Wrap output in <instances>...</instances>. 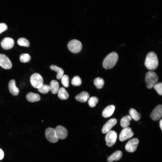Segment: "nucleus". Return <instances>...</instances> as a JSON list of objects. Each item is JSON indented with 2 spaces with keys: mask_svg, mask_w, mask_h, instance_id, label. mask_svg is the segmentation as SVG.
<instances>
[{
  "mask_svg": "<svg viewBox=\"0 0 162 162\" xmlns=\"http://www.w3.org/2000/svg\"><path fill=\"white\" fill-rule=\"evenodd\" d=\"M145 64L148 70H153L155 69L158 64V61L156 53L153 52H149L146 58Z\"/></svg>",
  "mask_w": 162,
  "mask_h": 162,
  "instance_id": "1",
  "label": "nucleus"
},
{
  "mask_svg": "<svg viewBox=\"0 0 162 162\" xmlns=\"http://www.w3.org/2000/svg\"><path fill=\"white\" fill-rule=\"evenodd\" d=\"M118 59L117 53L112 52L109 54L104 59L103 66L106 69H109L114 67L116 64Z\"/></svg>",
  "mask_w": 162,
  "mask_h": 162,
  "instance_id": "2",
  "label": "nucleus"
},
{
  "mask_svg": "<svg viewBox=\"0 0 162 162\" xmlns=\"http://www.w3.org/2000/svg\"><path fill=\"white\" fill-rule=\"evenodd\" d=\"M158 76L155 72L153 71L147 72L145 77L147 88L149 89L152 88L158 82Z\"/></svg>",
  "mask_w": 162,
  "mask_h": 162,
  "instance_id": "3",
  "label": "nucleus"
},
{
  "mask_svg": "<svg viewBox=\"0 0 162 162\" xmlns=\"http://www.w3.org/2000/svg\"><path fill=\"white\" fill-rule=\"evenodd\" d=\"M30 82L33 87L38 88L43 84V78L39 74L35 73L31 76L30 78Z\"/></svg>",
  "mask_w": 162,
  "mask_h": 162,
  "instance_id": "4",
  "label": "nucleus"
},
{
  "mask_svg": "<svg viewBox=\"0 0 162 162\" xmlns=\"http://www.w3.org/2000/svg\"><path fill=\"white\" fill-rule=\"evenodd\" d=\"M68 46L70 51L76 53L81 51L82 48V44L80 41L76 39H74L69 42Z\"/></svg>",
  "mask_w": 162,
  "mask_h": 162,
  "instance_id": "5",
  "label": "nucleus"
},
{
  "mask_svg": "<svg viewBox=\"0 0 162 162\" xmlns=\"http://www.w3.org/2000/svg\"><path fill=\"white\" fill-rule=\"evenodd\" d=\"M117 138V134L114 130H111L106 134L105 139L106 145L109 147L112 146L116 143Z\"/></svg>",
  "mask_w": 162,
  "mask_h": 162,
  "instance_id": "6",
  "label": "nucleus"
},
{
  "mask_svg": "<svg viewBox=\"0 0 162 162\" xmlns=\"http://www.w3.org/2000/svg\"><path fill=\"white\" fill-rule=\"evenodd\" d=\"M45 133L46 138L50 142L55 143L58 141V139L56 136L55 129L48 128L46 129Z\"/></svg>",
  "mask_w": 162,
  "mask_h": 162,
  "instance_id": "7",
  "label": "nucleus"
},
{
  "mask_svg": "<svg viewBox=\"0 0 162 162\" xmlns=\"http://www.w3.org/2000/svg\"><path fill=\"white\" fill-rule=\"evenodd\" d=\"M134 135L131 128L129 127L124 128L121 131L119 136V139L123 142L132 137Z\"/></svg>",
  "mask_w": 162,
  "mask_h": 162,
  "instance_id": "8",
  "label": "nucleus"
},
{
  "mask_svg": "<svg viewBox=\"0 0 162 162\" xmlns=\"http://www.w3.org/2000/svg\"><path fill=\"white\" fill-rule=\"evenodd\" d=\"M139 142V140L136 138L130 140L125 146V150L129 152H134L136 150Z\"/></svg>",
  "mask_w": 162,
  "mask_h": 162,
  "instance_id": "9",
  "label": "nucleus"
},
{
  "mask_svg": "<svg viewBox=\"0 0 162 162\" xmlns=\"http://www.w3.org/2000/svg\"><path fill=\"white\" fill-rule=\"evenodd\" d=\"M0 66L6 69H10L12 67L10 59L6 55L2 54H0Z\"/></svg>",
  "mask_w": 162,
  "mask_h": 162,
  "instance_id": "10",
  "label": "nucleus"
},
{
  "mask_svg": "<svg viewBox=\"0 0 162 162\" xmlns=\"http://www.w3.org/2000/svg\"><path fill=\"white\" fill-rule=\"evenodd\" d=\"M56 136L58 139L63 140L65 139L68 135L67 130L64 127L58 125L55 129Z\"/></svg>",
  "mask_w": 162,
  "mask_h": 162,
  "instance_id": "11",
  "label": "nucleus"
},
{
  "mask_svg": "<svg viewBox=\"0 0 162 162\" xmlns=\"http://www.w3.org/2000/svg\"><path fill=\"white\" fill-rule=\"evenodd\" d=\"M162 116V105H158L152 111L150 117L154 121L158 120Z\"/></svg>",
  "mask_w": 162,
  "mask_h": 162,
  "instance_id": "12",
  "label": "nucleus"
},
{
  "mask_svg": "<svg viewBox=\"0 0 162 162\" xmlns=\"http://www.w3.org/2000/svg\"><path fill=\"white\" fill-rule=\"evenodd\" d=\"M14 42L12 38L6 37L4 38L1 42L2 48L5 50H8L12 48L14 46Z\"/></svg>",
  "mask_w": 162,
  "mask_h": 162,
  "instance_id": "13",
  "label": "nucleus"
},
{
  "mask_svg": "<svg viewBox=\"0 0 162 162\" xmlns=\"http://www.w3.org/2000/svg\"><path fill=\"white\" fill-rule=\"evenodd\" d=\"M117 120L115 118L110 119L103 126L102 132L103 134L107 133L110 131L112 128L117 123Z\"/></svg>",
  "mask_w": 162,
  "mask_h": 162,
  "instance_id": "14",
  "label": "nucleus"
},
{
  "mask_svg": "<svg viewBox=\"0 0 162 162\" xmlns=\"http://www.w3.org/2000/svg\"><path fill=\"white\" fill-rule=\"evenodd\" d=\"M8 88L10 93L13 95H17L19 92V89L16 86L15 81L14 80H12L9 82Z\"/></svg>",
  "mask_w": 162,
  "mask_h": 162,
  "instance_id": "15",
  "label": "nucleus"
},
{
  "mask_svg": "<svg viewBox=\"0 0 162 162\" xmlns=\"http://www.w3.org/2000/svg\"><path fill=\"white\" fill-rule=\"evenodd\" d=\"M115 109V107L113 105H110L107 106L102 112L103 116L105 118L110 117L113 114Z\"/></svg>",
  "mask_w": 162,
  "mask_h": 162,
  "instance_id": "16",
  "label": "nucleus"
},
{
  "mask_svg": "<svg viewBox=\"0 0 162 162\" xmlns=\"http://www.w3.org/2000/svg\"><path fill=\"white\" fill-rule=\"evenodd\" d=\"M122 156V152L119 150L117 151L108 158L107 160L109 162H112L114 160L117 161L119 160Z\"/></svg>",
  "mask_w": 162,
  "mask_h": 162,
  "instance_id": "17",
  "label": "nucleus"
},
{
  "mask_svg": "<svg viewBox=\"0 0 162 162\" xmlns=\"http://www.w3.org/2000/svg\"><path fill=\"white\" fill-rule=\"evenodd\" d=\"M26 97L28 101L31 102L39 101L40 99L39 94L32 92H29L26 95Z\"/></svg>",
  "mask_w": 162,
  "mask_h": 162,
  "instance_id": "18",
  "label": "nucleus"
},
{
  "mask_svg": "<svg viewBox=\"0 0 162 162\" xmlns=\"http://www.w3.org/2000/svg\"><path fill=\"white\" fill-rule=\"evenodd\" d=\"M89 98V95L88 92L83 91L75 97L76 100L78 101L81 102H85Z\"/></svg>",
  "mask_w": 162,
  "mask_h": 162,
  "instance_id": "19",
  "label": "nucleus"
},
{
  "mask_svg": "<svg viewBox=\"0 0 162 162\" xmlns=\"http://www.w3.org/2000/svg\"><path fill=\"white\" fill-rule=\"evenodd\" d=\"M50 90L53 94L57 93L59 89L58 82L56 80H53L51 81L50 86Z\"/></svg>",
  "mask_w": 162,
  "mask_h": 162,
  "instance_id": "20",
  "label": "nucleus"
},
{
  "mask_svg": "<svg viewBox=\"0 0 162 162\" xmlns=\"http://www.w3.org/2000/svg\"><path fill=\"white\" fill-rule=\"evenodd\" d=\"M51 70L55 71L57 72V79H60L64 75V71L61 68L57 66L52 65L50 66Z\"/></svg>",
  "mask_w": 162,
  "mask_h": 162,
  "instance_id": "21",
  "label": "nucleus"
},
{
  "mask_svg": "<svg viewBox=\"0 0 162 162\" xmlns=\"http://www.w3.org/2000/svg\"><path fill=\"white\" fill-rule=\"evenodd\" d=\"M132 120V118L130 116L127 115L122 117L120 120V125L121 127L124 128L129 125L130 121Z\"/></svg>",
  "mask_w": 162,
  "mask_h": 162,
  "instance_id": "22",
  "label": "nucleus"
},
{
  "mask_svg": "<svg viewBox=\"0 0 162 162\" xmlns=\"http://www.w3.org/2000/svg\"><path fill=\"white\" fill-rule=\"evenodd\" d=\"M58 93V97L61 100H67L69 97L68 93L63 87L61 88Z\"/></svg>",
  "mask_w": 162,
  "mask_h": 162,
  "instance_id": "23",
  "label": "nucleus"
},
{
  "mask_svg": "<svg viewBox=\"0 0 162 162\" xmlns=\"http://www.w3.org/2000/svg\"><path fill=\"white\" fill-rule=\"evenodd\" d=\"M129 114L131 118L135 121L139 120L141 117L140 114L133 108H131L130 109L129 111Z\"/></svg>",
  "mask_w": 162,
  "mask_h": 162,
  "instance_id": "24",
  "label": "nucleus"
},
{
  "mask_svg": "<svg viewBox=\"0 0 162 162\" xmlns=\"http://www.w3.org/2000/svg\"><path fill=\"white\" fill-rule=\"evenodd\" d=\"M104 83V81L103 79L100 77H97L94 80V84L98 89L102 88Z\"/></svg>",
  "mask_w": 162,
  "mask_h": 162,
  "instance_id": "25",
  "label": "nucleus"
},
{
  "mask_svg": "<svg viewBox=\"0 0 162 162\" xmlns=\"http://www.w3.org/2000/svg\"><path fill=\"white\" fill-rule=\"evenodd\" d=\"M17 44L20 46L27 47H28L30 45L29 41L23 38H19L17 40Z\"/></svg>",
  "mask_w": 162,
  "mask_h": 162,
  "instance_id": "26",
  "label": "nucleus"
},
{
  "mask_svg": "<svg viewBox=\"0 0 162 162\" xmlns=\"http://www.w3.org/2000/svg\"><path fill=\"white\" fill-rule=\"evenodd\" d=\"M38 91L41 93L45 94L50 91L49 86L43 84L40 87L38 88Z\"/></svg>",
  "mask_w": 162,
  "mask_h": 162,
  "instance_id": "27",
  "label": "nucleus"
},
{
  "mask_svg": "<svg viewBox=\"0 0 162 162\" xmlns=\"http://www.w3.org/2000/svg\"><path fill=\"white\" fill-rule=\"evenodd\" d=\"M20 60L22 63H27L31 60V56L28 53L21 54L20 57Z\"/></svg>",
  "mask_w": 162,
  "mask_h": 162,
  "instance_id": "28",
  "label": "nucleus"
},
{
  "mask_svg": "<svg viewBox=\"0 0 162 162\" xmlns=\"http://www.w3.org/2000/svg\"><path fill=\"white\" fill-rule=\"evenodd\" d=\"M98 101V98L95 96L91 97L88 101V103L89 106L91 107H93L96 106Z\"/></svg>",
  "mask_w": 162,
  "mask_h": 162,
  "instance_id": "29",
  "label": "nucleus"
},
{
  "mask_svg": "<svg viewBox=\"0 0 162 162\" xmlns=\"http://www.w3.org/2000/svg\"><path fill=\"white\" fill-rule=\"evenodd\" d=\"M71 83L74 86H80L82 83V80L79 76H75L71 80Z\"/></svg>",
  "mask_w": 162,
  "mask_h": 162,
  "instance_id": "30",
  "label": "nucleus"
},
{
  "mask_svg": "<svg viewBox=\"0 0 162 162\" xmlns=\"http://www.w3.org/2000/svg\"><path fill=\"white\" fill-rule=\"evenodd\" d=\"M61 82L64 87L68 88L69 86V78L68 75H63L61 78Z\"/></svg>",
  "mask_w": 162,
  "mask_h": 162,
  "instance_id": "31",
  "label": "nucleus"
},
{
  "mask_svg": "<svg viewBox=\"0 0 162 162\" xmlns=\"http://www.w3.org/2000/svg\"><path fill=\"white\" fill-rule=\"evenodd\" d=\"M153 87L159 95H162V83L161 82L156 83Z\"/></svg>",
  "mask_w": 162,
  "mask_h": 162,
  "instance_id": "32",
  "label": "nucleus"
},
{
  "mask_svg": "<svg viewBox=\"0 0 162 162\" xmlns=\"http://www.w3.org/2000/svg\"><path fill=\"white\" fill-rule=\"evenodd\" d=\"M7 29L8 26L6 24L4 23H0V34L7 30Z\"/></svg>",
  "mask_w": 162,
  "mask_h": 162,
  "instance_id": "33",
  "label": "nucleus"
},
{
  "mask_svg": "<svg viewBox=\"0 0 162 162\" xmlns=\"http://www.w3.org/2000/svg\"><path fill=\"white\" fill-rule=\"evenodd\" d=\"M4 156V153L3 151L0 148V160H2Z\"/></svg>",
  "mask_w": 162,
  "mask_h": 162,
  "instance_id": "34",
  "label": "nucleus"
},
{
  "mask_svg": "<svg viewBox=\"0 0 162 162\" xmlns=\"http://www.w3.org/2000/svg\"><path fill=\"white\" fill-rule=\"evenodd\" d=\"M160 127L161 130H162V119H161L159 122Z\"/></svg>",
  "mask_w": 162,
  "mask_h": 162,
  "instance_id": "35",
  "label": "nucleus"
}]
</instances>
